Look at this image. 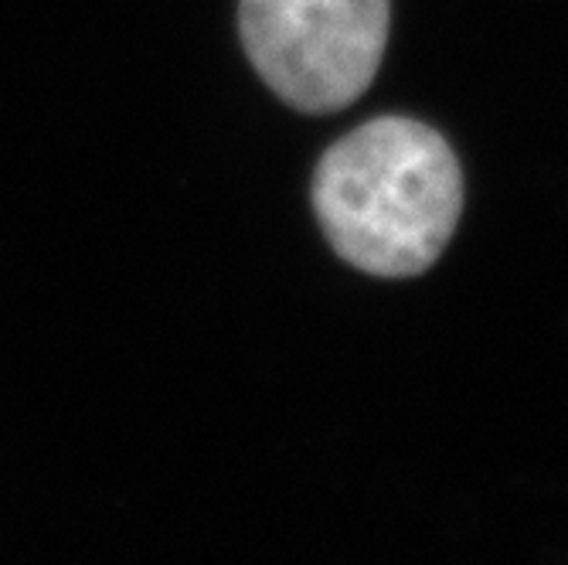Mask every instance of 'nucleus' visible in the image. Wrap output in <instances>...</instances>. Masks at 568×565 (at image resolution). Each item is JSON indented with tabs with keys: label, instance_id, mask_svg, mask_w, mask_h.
<instances>
[{
	"label": "nucleus",
	"instance_id": "f257e3e1",
	"mask_svg": "<svg viewBox=\"0 0 568 565\" xmlns=\"http://www.w3.org/2000/svg\"><path fill=\"white\" fill-rule=\"evenodd\" d=\"M314 212L334 252L354 270L382 280L419 276L459 225L463 171L433 127L378 117L321 158Z\"/></svg>",
	"mask_w": 568,
	"mask_h": 565
},
{
	"label": "nucleus",
	"instance_id": "f03ea898",
	"mask_svg": "<svg viewBox=\"0 0 568 565\" xmlns=\"http://www.w3.org/2000/svg\"><path fill=\"white\" fill-rule=\"evenodd\" d=\"M242 44L293 110L334 113L365 92L388 44V0H242Z\"/></svg>",
	"mask_w": 568,
	"mask_h": 565
}]
</instances>
